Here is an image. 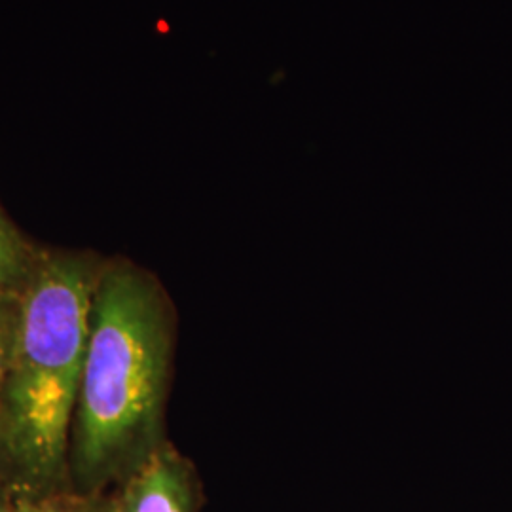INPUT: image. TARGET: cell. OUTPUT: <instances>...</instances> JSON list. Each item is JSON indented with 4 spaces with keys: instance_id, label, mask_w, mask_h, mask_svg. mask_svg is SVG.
<instances>
[{
    "instance_id": "cell-1",
    "label": "cell",
    "mask_w": 512,
    "mask_h": 512,
    "mask_svg": "<svg viewBox=\"0 0 512 512\" xmlns=\"http://www.w3.org/2000/svg\"><path fill=\"white\" fill-rule=\"evenodd\" d=\"M175 344L177 311L162 281L124 256L103 258L71 427V492L120 486L169 440Z\"/></svg>"
},
{
    "instance_id": "cell-2",
    "label": "cell",
    "mask_w": 512,
    "mask_h": 512,
    "mask_svg": "<svg viewBox=\"0 0 512 512\" xmlns=\"http://www.w3.org/2000/svg\"><path fill=\"white\" fill-rule=\"evenodd\" d=\"M103 258L42 247L23 293L18 340L0 387V486L8 495L42 501L71 492V427Z\"/></svg>"
},
{
    "instance_id": "cell-3",
    "label": "cell",
    "mask_w": 512,
    "mask_h": 512,
    "mask_svg": "<svg viewBox=\"0 0 512 512\" xmlns=\"http://www.w3.org/2000/svg\"><path fill=\"white\" fill-rule=\"evenodd\" d=\"M118 512H202V478L169 440L112 492Z\"/></svg>"
},
{
    "instance_id": "cell-4",
    "label": "cell",
    "mask_w": 512,
    "mask_h": 512,
    "mask_svg": "<svg viewBox=\"0 0 512 512\" xmlns=\"http://www.w3.org/2000/svg\"><path fill=\"white\" fill-rule=\"evenodd\" d=\"M44 245L27 238L0 205V291L25 293Z\"/></svg>"
},
{
    "instance_id": "cell-5",
    "label": "cell",
    "mask_w": 512,
    "mask_h": 512,
    "mask_svg": "<svg viewBox=\"0 0 512 512\" xmlns=\"http://www.w3.org/2000/svg\"><path fill=\"white\" fill-rule=\"evenodd\" d=\"M23 294L0 291V387L18 340Z\"/></svg>"
},
{
    "instance_id": "cell-6",
    "label": "cell",
    "mask_w": 512,
    "mask_h": 512,
    "mask_svg": "<svg viewBox=\"0 0 512 512\" xmlns=\"http://www.w3.org/2000/svg\"><path fill=\"white\" fill-rule=\"evenodd\" d=\"M54 512H118L114 494H76L65 492L50 499Z\"/></svg>"
},
{
    "instance_id": "cell-7",
    "label": "cell",
    "mask_w": 512,
    "mask_h": 512,
    "mask_svg": "<svg viewBox=\"0 0 512 512\" xmlns=\"http://www.w3.org/2000/svg\"><path fill=\"white\" fill-rule=\"evenodd\" d=\"M0 512H54L50 499H29L6 495L0 503Z\"/></svg>"
},
{
    "instance_id": "cell-8",
    "label": "cell",
    "mask_w": 512,
    "mask_h": 512,
    "mask_svg": "<svg viewBox=\"0 0 512 512\" xmlns=\"http://www.w3.org/2000/svg\"><path fill=\"white\" fill-rule=\"evenodd\" d=\"M6 490H4V488H2V486H0V503H2V499H4V497H6Z\"/></svg>"
}]
</instances>
